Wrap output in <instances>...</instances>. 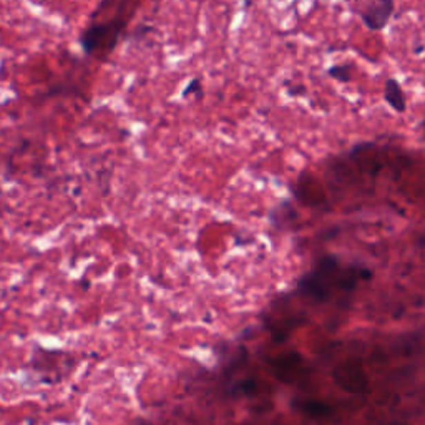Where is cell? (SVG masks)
Wrapping results in <instances>:
<instances>
[{
  "mask_svg": "<svg viewBox=\"0 0 425 425\" xmlns=\"http://www.w3.org/2000/svg\"><path fill=\"white\" fill-rule=\"evenodd\" d=\"M420 130H424V135H425V120L422 123H420Z\"/></svg>",
  "mask_w": 425,
  "mask_h": 425,
  "instance_id": "cell-7",
  "label": "cell"
},
{
  "mask_svg": "<svg viewBox=\"0 0 425 425\" xmlns=\"http://www.w3.org/2000/svg\"><path fill=\"white\" fill-rule=\"evenodd\" d=\"M328 75L339 84H349L352 80V64H334L328 68Z\"/></svg>",
  "mask_w": 425,
  "mask_h": 425,
  "instance_id": "cell-3",
  "label": "cell"
},
{
  "mask_svg": "<svg viewBox=\"0 0 425 425\" xmlns=\"http://www.w3.org/2000/svg\"><path fill=\"white\" fill-rule=\"evenodd\" d=\"M301 410H303L304 414L314 415V417L328 414V407H325L324 404L312 402V400H306V402H303V406H301Z\"/></svg>",
  "mask_w": 425,
  "mask_h": 425,
  "instance_id": "cell-4",
  "label": "cell"
},
{
  "mask_svg": "<svg viewBox=\"0 0 425 425\" xmlns=\"http://www.w3.org/2000/svg\"><path fill=\"white\" fill-rule=\"evenodd\" d=\"M384 100L387 102V105L392 110L397 111V113H404L407 110V100L406 95H404L402 86L394 77L387 78L386 86H384Z\"/></svg>",
  "mask_w": 425,
  "mask_h": 425,
  "instance_id": "cell-2",
  "label": "cell"
},
{
  "mask_svg": "<svg viewBox=\"0 0 425 425\" xmlns=\"http://www.w3.org/2000/svg\"><path fill=\"white\" fill-rule=\"evenodd\" d=\"M191 95H196L198 98L203 97V84H201L200 78H193L188 82V85L183 88V97L188 98Z\"/></svg>",
  "mask_w": 425,
  "mask_h": 425,
  "instance_id": "cell-5",
  "label": "cell"
},
{
  "mask_svg": "<svg viewBox=\"0 0 425 425\" xmlns=\"http://www.w3.org/2000/svg\"><path fill=\"white\" fill-rule=\"evenodd\" d=\"M287 93H290L291 97H299V95H306V86H304V85L292 86V88L287 90Z\"/></svg>",
  "mask_w": 425,
  "mask_h": 425,
  "instance_id": "cell-6",
  "label": "cell"
},
{
  "mask_svg": "<svg viewBox=\"0 0 425 425\" xmlns=\"http://www.w3.org/2000/svg\"><path fill=\"white\" fill-rule=\"evenodd\" d=\"M394 10V0H367L361 10V20L369 30L381 32L390 22Z\"/></svg>",
  "mask_w": 425,
  "mask_h": 425,
  "instance_id": "cell-1",
  "label": "cell"
}]
</instances>
